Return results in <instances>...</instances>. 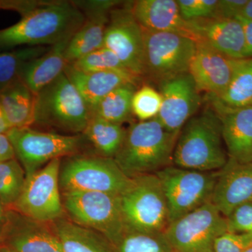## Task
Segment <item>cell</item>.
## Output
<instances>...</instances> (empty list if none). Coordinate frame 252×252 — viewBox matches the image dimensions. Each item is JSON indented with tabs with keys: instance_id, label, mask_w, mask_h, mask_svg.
Masks as SVG:
<instances>
[{
	"instance_id": "cell-18",
	"label": "cell",
	"mask_w": 252,
	"mask_h": 252,
	"mask_svg": "<svg viewBox=\"0 0 252 252\" xmlns=\"http://www.w3.org/2000/svg\"><path fill=\"white\" fill-rule=\"evenodd\" d=\"M186 26L195 41L205 43L233 59H247L243 26L236 18H199L187 21Z\"/></svg>"
},
{
	"instance_id": "cell-31",
	"label": "cell",
	"mask_w": 252,
	"mask_h": 252,
	"mask_svg": "<svg viewBox=\"0 0 252 252\" xmlns=\"http://www.w3.org/2000/svg\"><path fill=\"white\" fill-rule=\"evenodd\" d=\"M117 252H172L165 233H138L126 230L115 245Z\"/></svg>"
},
{
	"instance_id": "cell-16",
	"label": "cell",
	"mask_w": 252,
	"mask_h": 252,
	"mask_svg": "<svg viewBox=\"0 0 252 252\" xmlns=\"http://www.w3.org/2000/svg\"><path fill=\"white\" fill-rule=\"evenodd\" d=\"M74 4L85 16L82 26L72 36L65 51L67 64L103 47L104 37L111 11L119 1H76Z\"/></svg>"
},
{
	"instance_id": "cell-24",
	"label": "cell",
	"mask_w": 252,
	"mask_h": 252,
	"mask_svg": "<svg viewBox=\"0 0 252 252\" xmlns=\"http://www.w3.org/2000/svg\"><path fill=\"white\" fill-rule=\"evenodd\" d=\"M64 252H117L104 235L63 217L51 223Z\"/></svg>"
},
{
	"instance_id": "cell-3",
	"label": "cell",
	"mask_w": 252,
	"mask_h": 252,
	"mask_svg": "<svg viewBox=\"0 0 252 252\" xmlns=\"http://www.w3.org/2000/svg\"><path fill=\"white\" fill-rule=\"evenodd\" d=\"M223 142L221 123L210 107L190 118L180 130L173 165L197 171H219L228 160Z\"/></svg>"
},
{
	"instance_id": "cell-20",
	"label": "cell",
	"mask_w": 252,
	"mask_h": 252,
	"mask_svg": "<svg viewBox=\"0 0 252 252\" xmlns=\"http://www.w3.org/2000/svg\"><path fill=\"white\" fill-rule=\"evenodd\" d=\"M220 118L228 158L252 162V106L229 109L210 107Z\"/></svg>"
},
{
	"instance_id": "cell-14",
	"label": "cell",
	"mask_w": 252,
	"mask_h": 252,
	"mask_svg": "<svg viewBox=\"0 0 252 252\" xmlns=\"http://www.w3.org/2000/svg\"><path fill=\"white\" fill-rule=\"evenodd\" d=\"M162 97L157 119L169 132L180 133L202 104L200 91L189 72L158 84Z\"/></svg>"
},
{
	"instance_id": "cell-23",
	"label": "cell",
	"mask_w": 252,
	"mask_h": 252,
	"mask_svg": "<svg viewBox=\"0 0 252 252\" xmlns=\"http://www.w3.org/2000/svg\"><path fill=\"white\" fill-rule=\"evenodd\" d=\"M72 37L51 46L44 54L24 64L19 79L33 94H37L64 73L67 65L65 51Z\"/></svg>"
},
{
	"instance_id": "cell-7",
	"label": "cell",
	"mask_w": 252,
	"mask_h": 252,
	"mask_svg": "<svg viewBox=\"0 0 252 252\" xmlns=\"http://www.w3.org/2000/svg\"><path fill=\"white\" fill-rule=\"evenodd\" d=\"M115 160L100 156H72L61 166L60 188L67 191L102 192L120 195L130 185Z\"/></svg>"
},
{
	"instance_id": "cell-45",
	"label": "cell",
	"mask_w": 252,
	"mask_h": 252,
	"mask_svg": "<svg viewBox=\"0 0 252 252\" xmlns=\"http://www.w3.org/2000/svg\"><path fill=\"white\" fill-rule=\"evenodd\" d=\"M172 252H176L172 251Z\"/></svg>"
},
{
	"instance_id": "cell-39",
	"label": "cell",
	"mask_w": 252,
	"mask_h": 252,
	"mask_svg": "<svg viewBox=\"0 0 252 252\" xmlns=\"http://www.w3.org/2000/svg\"><path fill=\"white\" fill-rule=\"evenodd\" d=\"M16 158L14 147L6 134H0V162Z\"/></svg>"
},
{
	"instance_id": "cell-41",
	"label": "cell",
	"mask_w": 252,
	"mask_h": 252,
	"mask_svg": "<svg viewBox=\"0 0 252 252\" xmlns=\"http://www.w3.org/2000/svg\"><path fill=\"white\" fill-rule=\"evenodd\" d=\"M239 16L244 19L252 21V0H248V3L245 5L241 14Z\"/></svg>"
},
{
	"instance_id": "cell-36",
	"label": "cell",
	"mask_w": 252,
	"mask_h": 252,
	"mask_svg": "<svg viewBox=\"0 0 252 252\" xmlns=\"http://www.w3.org/2000/svg\"><path fill=\"white\" fill-rule=\"evenodd\" d=\"M252 247V235L226 232L216 239L215 252H245Z\"/></svg>"
},
{
	"instance_id": "cell-22",
	"label": "cell",
	"mask_w": 252,
	"mask_h": 252,
	"mask_svg": "<svg viewBox=\"0 0 252 252\" xmlns=\"http://www.w3.org/2000/svg\"><path fill=\"white\" fill-rule=\"evenodd\" d=\"M131 9L143 29L180 33L191 37L175 0H137L131 3Z\"/></svg>"
},
{
	"instance_id": "cell-2",
	"label": "cell",
	"mask_w": 252,
	"mask_h": 252,
	"mask_svg": "<svg viewBox=\"0 0 252 252\" xmlns=\"http://www.w3.org/2000/svg\"><path fill=\"white\" fill-rule=\"evenodd\" d=\"M179 134L167 130L157 117L134 123L126 130L124 144L114 159L130 178L155 174L173 165Z\"/></svg>"
},
{
	"instance_id": "cell-5",
	"label": "cell",
	"mask_w": 252,
	"mask_h": 252,
	"mask_svg": "<svg viewBox=\"0 0 252 252\" xmlns=\"http://www.w3.org/2000/svg\"><path fill=\"white\" fill-rule=\"evenodd\" d=\"M127 230L157 234L170 225L166 198L156 174L132 177L130 185L119 195Z\"/></svg>"
},
{
	"instance_id": "cell-17",
	"label": "cell",
	"mask_w": 252,
	"mask_h": 252,
	"mask_svg": "<svg viewBox=\"0 0 252 252\" xmlns=\"http://www.w3.org/2000/svg\"><path fill=\"white\" fill-rule=\"evenodd\" d=\"M189 73L200 92L218 95L228 86L242 59L222 54L202 41H196Z\"/></svg>"
},
{
	"instance_id": "cell-32",
	"label": "cell",
	"mask_w": 252,
	"mask_h": 252,
	"mask_svg": "<svg viewBox=\"0 0 252 252\" xmlns=\"http://www.w3.org/2000/svg\"><path fill=\"white\" fill-rule=\"evenodd\" d=\"M68 64L84 72H117L131 74L119 58L110 50L104 47L93 51Z\"/></svg>"
},
{
	"instance_id": "cell-4",
	"label": "cell",
	"mask_w": 252,
	"mask_h": 252,
	"mask_svg": "<svg viewBox=\"0 0 252 252\" xmlns=\"http://www.w3.org/2000/svg\"><path fill=\"white\" fill-rule=\"evenodd\" d=\"M91 117L85 101L64 72L35 94L33 125L80 135Z\"/></svg>"
},
{
	"instance_id": "cell-21",
	"label": "cell",
	"mask_w": 252,
	"mask_h": 252,
	"mask_svg": "<svg viewBox=\"0 0 252 252\" xmlns=\"http://www.w3.org/2000/svg\"><path fill=\"white\" fill-rule=\"evenodd\" d=\"M64 72L79 91L90 111L119 86L128 83L139 86L142 80L130 73L81 72L68 64Z\"/></svg>"
},
{
	"instance_id": "cell-11",
	"label": "cell",
	"mask_w": 252,
	"mask_h": 252,
	"mask_svg": "<svg viewBox=\"0 0 252 252\" xmlns=\"http://www.w3.org/2000/svg\"><path fill=\"white\" fill-rule=\"evenodd\" d=\"M226 232V218L210 201L170 223L164 233L172 251L215 252V240Z\"/></svg>"
},
{
	"instance_id": "cell-12",
	"label": "cell",
	"mask_w": 252,
	"mask_h": 252,
	"mask_svg": "<svg viewBox=\"0 0 252 252\" xmlns=\"http://www.w3.org/2000/svg\"><path fill=\"white\" fill-rule=\"evenodd\" d=\"M61 166V158L54 159L26 178L19 198L10 210L44 223L64 217L59 182Z\"/></svg>"
},
{
	"instance_id": "cell-35",
	"label": "cell",
	"mask_w": 252,
	"mask_h": 252,
	"mask_svg": "<svg viewBox=\"0 0 252 252\" xmlns=\"http://www.w3.org/2000/svg\"><path fill=\"white\" fill-rule=\"evenodd\" d=\"M225 218L228 232L252 235V202L236 207Z\"/></svg>"
},
{
	"instance_id": "cell-40",
	"label": "cell",
	"mask_w": 252,
	"mask_h": 252,
	"mask_svg": "<svg viewBox=\"0 0 252 252\" xmlns=\"http://www.w3.org/2000/svg\"><path fill=\"white\" fill-rule=\"evenodd\" d=\"M11 128L12 127L10 126L2 106L0 103V134H6Z\"/></svg>"
},
{
	"instance_id": "cell-13",
	"label": "cell",
	"mask_w": 252,
	"mask_h": 252,
	"mask_svg": "<svg viewBox=\"0 0 252 252\" xmlns=\"http://www.w3.org/2000/svg\"><path fill=\"white\" fill-rule=\"evenodd\" d=\"M103 47L112 51L131 74L143 77V30L132 14L131 3L111 11Z\"/></svg>"
},
{
	"instance_id": "cell-8",
	"label": "cell",
	"mask_w": 252,
	"mask_h": 252,
	"mask_svg": "<svg viewBox=\"0 0 252 252\" xmlns=\"http://www.w3.org/2000/svg\"><path fill=\"white\" fill-rule=\"evenodd\" d=\"M144 76L152 82L189 72L196 51V41L190 36L143 29Z\"/></svg>"
},
{
	"instance_id": "cell-33",
	"label": "cell",
	"mask_w": 252,
	"mask_h": 252,
	"mask_svg": "<svg viewBox=\"0 0 252 252\" xmlns=\"http://www.w3.org/2000/svg\"><path fill=\"white\" fill-rule=\"evenodd\" d=\"M162 97L152 86L144 84L136 90L132 98V112L140 122L157 117L160 110Z\"/></svg>"
},
{
	"instance_id": "cell-34",
	"label": "cell",
	"mask_w": 252,
	"mask_h": 252,
	"mask_svg": "<svg viewBox=\"0 0 252 252\" xmlns=\"http://www.w3.org/2000/svg\"><path fill=\"white\" fill-rule=\"evenodd\" d=\"M182 17L186 21L212 18L216 12L218 0H177Z\"/></svg>"
},
{
	"instance_id": "cell-15",
	"label": "cell",
	"mask_w": 252,
	"mask_h": 252,
	"mask_svg": "<svg viewBox=\"0 0 252 252\" xmlns=\"http://www.w3.org/2000/svg\"><path fill=\"white\" fill-rule=\"evenodd\" d=\"M0 246L16 252H64L51 223L32 220L14 210H6Z\"/></svg>"
},
{
	"instance_id": "cell-37",
	"label": "cell",
	"mask_w": 252,
	"mask_h": 252,
	"mask_svg": "<svg viewBox=\"0 0 252 252\" xmlns=\"http://www.w3.org/2000/svg\"><path fill=\"white\" fill-rule=\"evenodd\" d=\"M248 0H219L215 16L212 18L235 19L240 16Z\"/></svg>"
},
{
	"instance_id": "cell-38",
	"label": "cell",
	"mask_w": 252,
	"mask_h": 252,
	"mask_svg": "<svg viewBox=\"0 0 252 252\" xmlns=\"http://www.w3.org/2000/svg\"><path fill=\"white\" fill-rule=\"evenodd\" d=\"M236 19L241 23L243 26L247 59H252V21L244 19L240 16H238Z\"/></svg>"
},
{
	"instance_id": "cell-42",
	"label": "cell",
	"mask_w": 252,
	"mask_h": 252,
	"mask_svg": "<svg viewBox=\"0 0 252 252\" xmlns=\"http://www.w3.org/2000/svg\"><path fill=\"white\" fill-rule=\"evenodd\" d=\"M5 218H6V210L0 202V234L4 226Z\"/></svg>"
},
{
	"instance_id": "cell-9",
	"label": "cell",
	"mask_w": 252,
	"mask_h": 252,
	"mask_svg": "<svg viewBox=\"0 0 252 252\" xmlns=\"http://www.w3.org/2000/svg\"><path fill=\"white\" fill-rule=\"evenodd\" d=\"M14 147L16 158L26 172V178L56 158L77 153L84 136L41 132L31 127L11 128L6 133Z\"/></svg>"
},
{
	"instance_id": "cell-1",
	"label": "cell",
	"mask_w": 252,
	"mask_h": 252,
	"mask_svg": "<svg viewBox=\"0 0 252 252\" xmlns=\"http://www.w3.org/2000/svg\"><path fill=\"white\" fill-rule=\"evenodd\" d=\"M84 21L74 1H41L19 22L0 31V50L56 45L72 37Z\"/></svg>"
},
{
	"instance_id": "cell-19",
	"label": "cell",
	"mask_w": 252,
	"mask_h": 252,
	"mask_svg": "<svg viewBox=\"0 0 252 252\" xmlns=\"http://www.w3.org/2000/svg\"><path fill=\"white\" fill-rule=\"evenodd\" d=\"M211 202L225 217L240 205L252 202V162L240 163L228 158L219 170Z\"/></svg>"
},
{
	"instance_id": "cell-26",
	"label": "cell",
	"mask_w": 252,
	"mask_h": 252,
	"mask_svg": "<svg viewBox=\"0 0 252 252\" xmlns=\"http://www.w3.org/2000/svg\"><path fill=\"white\" fill-rule=\"evenodd\" d=\"M210 107L235 109L252 106V59H242L228 86L218 95H207Z\"/></svg>"
},
{
	"instance_id": "cell-43",
	"label": "cell",
	"mask_w": 252,
	"mask_h": 252,
	"mask_svg": "<svg viewBox=\"0 0 252 252\" xmlns=\"http://www.w3.org/2000/svg\"><path fill=\"white\" fill-rule=\"evenodd\" d=\"M0 252H16L6 246H0Z\"/></svg>"
},
{
	"instance_id": "cell-30",
	"label": "cell",
	"mask_w": 252,
	"mask_h": 252,
	"mask_svg": "<svg viewBox=\"0 0 252 252\" xmlns=\"http://www.w3.org/2000/svg\"><path fill=\"white\" fill-rule=\"evenodd\" d=\"M51 46H26L0 53V91L16 79L24 64L46 53Z\"/></svg>"
},
{
	"instance_id": "cell-10",
	"label": "cell",
	"mask_w": 252,
	"mask_h": 252,
	"mask_svg": "<svg viewBox=\"0 0 252 252\" xmlns=\"http://www.w3.org/2000/svg\"><path fill=\"white\" fill-rule=\"evenodd\" d=\"M155 174L161 183L172 223L211 201L219 171H197L170 165Z\"/></svg>"
},
{
	"instance_id": "cell-28",
	"label": "cell",
	"mask_w": 252,
	"mask_h": 252,
	"mask_svg": "<svg viewBox=\"0 0 252 252\" xmlns=\"http://www.w3.org/2000/svg\"><path fill=\"white\" fill-rule=\"evenodd\" d=\"M138 86L124 84L114 89L91 109V115L123 125L132 119V98Z\"/></svg>"
},
{
	"instance_id": "cell-29",
	"label": "cell",
	"mask_w": 252,
	"mask_h": 252,
	"mask_svg": "<svg viewBox=\"0 0 252 252\" xmlns=\"http://www.w3.org/2000/svg\"><path fill=\"white\" fill-rule=\"evenodd\" d=\"M26 181V172L16 158L0 162V202L5 210L16 203Z\"/></svg>"
},
{
	"instance_id": "cell-25",
	"label": "cell",
	"mask_w": 252,
	"mask_h": 252,
	"mask_svg": "<svg viewBox=\"0 0 252 252\" xmlns=\"http://www.w3.org/2000/svg\"><path fill=\"white\" fill-rule=\"evenodd\" d=\"M34 97L35 94L20 79L0 91V103L12 128L33 125Z\"/></svg>"
},
{
	"instance_id": "cell-44",
	"label": "cell",
	"mask_w": 252,
	"mask_h": 252,
	"mask_svg": "<svg viewBox=\"0 0 252 252\" xmlns=\"http://www.w3.org/2000/svg\"><path fill=\"white\" fill-rule=\"evenodd\" d=\"M245 252H252V247H251V248H248V250H247Z\"/></svg>"
},
{
	"instance_id": "cell-6",
	"label": "cell",
	"mask_w": 252,
	"mask_h": 252,
	"mask_svg": "<svg viewBox=\"0 0 252 252\" xmlns=\"http://www.w3.org/2000/svg\"><path fill=\"white\" fill-rule=\"evenodd\" d=\"M61 194L64 212L69 220L98 232L114 245L119 243L127 230L119 195L92 191Z\"/></svg>"
},
{
	"instance_id": "cell-27",
	"label": "cell",
	"mask_w": 252,
	"mask_h": 252,
	"mask_svg": "<svg viewBox=\"0 0 252 252\" xmlns=\"http://www.w3.org/2000/svg\"><path fill=\"white\" fill-rule=\"evenodd\" d=\"M82 135L92 144L98 156L114 158L124 144L126 130L121 124L91 115Z\"/></svg>"
}]
</instances>
